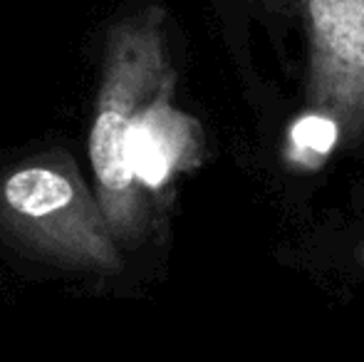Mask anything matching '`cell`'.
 <instances>
[{
    "instance_id": "1",
    "label": "cell",
    "mask_w": 364,
    "mask_h": 362,
    "mask_svg": "<svg viewBox=\"0 0 364 362\" xmlns=\"http://www.w3.org/2000/svg\"><path fill=\"white\" fill-rule=\"evenodd\" d=\"M173 85L176 73L168 58L166 13L161 5L149 3L112 25L105 40L102 80L87 149L97 179V198L122 246H134L149 223V196L127 164V132Z\"/></svg>"
},
{
    "instance_id": "2",
    "label": "cell",
    "mask_w": 364,
    "mask_h": 362,
    "mask_svg": "<svg viewBox=\"0 0 364 362\" xmlns=\"http://www.w3.org/2000/svg\"><path fill=\"white\" fill-rule=\"evenodd\" d=\"M0 228L60 266L114 273L122 253L100 198L68 154L50 151L0 179Z\"/></svg>"
},
{
    "instance_id": "3",
    "label": "cell",
    "mask_w": 364,
    "mask_h": 362,
    "mask_svg": "<svg viewBox=\"0 0 364 362\" xmlns=\"http://www.w3.org/2000/svg\"><path fill=\"white\" fill-rule=\"evenodd\" d=\"M307 40V107L364 137V0H300Z\"/></svg>"
},
{
    "instance_id": "4",
    "label": "cell",
    "mask_w": 364,
    "mask_h": 362,
    "mask_svg": "<svg viewBox=\"0 0 364 362\" xmlns=\"http://www.w3.org/2000/svg\"><path fill=\"white\" fill-rule=\"evenodd\" d=\"M201 147V129L176 110L173 90L159 95L132 122L124 139L127 164L146 196L164 191L181 171L196 166Z\"/></svg>"
},
{
    "instance_id": "5",
    "label": "cell",
    "mask_w": 364,
    "mask_h": 362,
    "mask_svg": "<svg viewBox=\"0 0 364 362\" xmlns=\"http://www.w3.org/2000/svg\"><path fill=\"white\" fill-rule=\"evenodd\" d=\"M337 137H340V124H337L335 119L310 112V115L302 117V119L292 127L290 139H292V149L300 154L302 161L320 164L332 151Z\"/></svg>"
},
{
    "instance_id": "6",
    "label": "cell",
    "mask_w": 364,
    "mask_h": 362,
    "mask_svg": "<svg viewBox=\"0 0 364 362\" xmlns=\"http://www.w3.org/2000/svg\"><path fill=\"white\" fill-rule=\"evenodd\" d=\"M243 13L265 23H300V0H233Z\"/></svg>"
},
{
    "instance_id": "7",
    "label": "cell",
    "mask_w": 364,
    "mask_h": 362,
    "mask_svg": "<svg viewBox=\"0 0 364 362\" xmlns=\"http://www.w3.org/2000/svg\"><path fill=\"white\" fill-rule=\"evenodd\" d=\"M357 258H360V266L364 268V241L360 243V248H357Z\"/></svg>"
}]
</instances>
